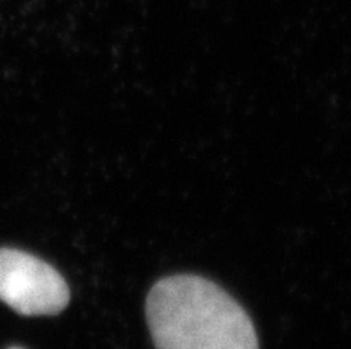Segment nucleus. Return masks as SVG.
Masks as SVG:
<instances>
[{
    "label": "nucleus",
    "mask_w": 351,
    "mask_h": 349,
    "mask_svg": "<svg viewBox=\"0 0 351 349\" xmlns=\"http://www.w3.org/2000/svg\"><path fill=\"white\" fill-rule=\"evenodd\" d=\"M0 301L22 315H53L66 309L70 289L38 256L0 248Z\"/></svg>",
    "instance_id": "f03ea898"
},
{
    "label": "nucleus",
    "mask_w": 351,
    "mask_h": 349,
    "mask_svg": "<svg viewBox=\"0 0 351 349\" xmlns=\"http://www.w3.org/2000/svg\"><path fill=\"white\" fill-rule=\"evenodd\" d=\"M9 349H23V348H9Z\"/></svg>",
    "instance_id": "7ed1b4c3"
},
{
    "label": "nucleus",
    "mask_w": 351,
    "mask_h": 349,
    "mask_svg": "<svg viewBox=\"0 0 351 349\" xmlns=\"http://www.w3.org/2000/svg\"><path fill=\"white\" fill-rule=\"evenodd\" d=\"M147 321L157 349H258L245 309L209 280L177 274L152 287Z\"/></svg>",
    "instance_id": "f257e3e1"
}]
</instances>
